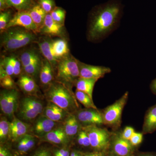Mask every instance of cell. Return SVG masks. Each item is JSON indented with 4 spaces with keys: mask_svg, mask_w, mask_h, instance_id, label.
<instances>
[{
    "mask_svg": "<svg viewBox=\"0 0 156 156\" xmlns=\"http://www.w3.org/2000/svg\"><path fill=\"white\" fill-rule=\"evenodd\" d=\"M24 156L22 155V156Z\"/></svg>",
    "mask_w": 156,
    "mask_h": 156,
    "instance_id": "obj_49",
    "label": "cell"
},
{
    "mask_svg": "<svg viewBox=\"0 0 156 156\" xmlns=\"http://www.w3.org/2000/svg\"><path fill=\"white\" fill-rule=\"evenodd\" d=\"M83 156H106L105 153L103 152L95 151L91 152H87L83 153Z\"/></svg>",
    "mask_w": 156,
    "mask_h": 156,
    "instance_id": "obj_43",
    "label": "cell"
},
{
    "mask_svg": "<svg viewBox=\"0 0 156 156\" xmlns=\"http://www.w3.org/2000/svg\"><path fill=\"white\" fill-rule=\"evenodd\" d=\"M44 97L47 101L53 102L69 113H74L80 108L72 89L56 80L45 90Z\"/></svg>",
    "mask_w": 156,
    "mask_h": 156,
    "instance_id": "obj_2",
    "label": "cell"
},
{
    "mask_svg": "<svg viewBox=\"0 0 156 156\" xmlns=\"http://www.w3.org/2000/svg\"><path fill=\"white\" fill-rule=\"evenodd\" d=\"M0 71L4 72L11 76H14V67L9 56H5L1 59Z\"/></svg>",
    "mask_w": 156,
    "mask_h": 156,
    "instance_id": "obj_33",
    "label": "cell"
},
{
    "mask_svg": "<svg viewBox=\"0 0 156 156\" xmlns=\"http://www.w3.org/2000/svg\"><path fill=\"white\" fill-rule=\"evenodd\" d=\"M37 138L33 134H28L17 140L14 142L17 152L23 155L31 150L35 146Z\"/></svg>",
    "mask_w": 156,
    "mask_h": 156,
    "instance_id": "obj_23",
    "label": "cell"
},
{
    "mask_svg": "<svg viewBox=\"0 0 156 156\" xmlns=\"http://www.w3.org/2000/svg\"><path fill=\"white\" fill-rule=\"evenodd\" d=\"M144 135V134H143L142 132H141V133L134 132V134L131 136V139L129 140L131 145L135 147L141 144L142 143L143 140Z\"/></svg>",
    "mask_w": 156,
    "mask_h": 156,
    "instance_id": "obj_39",
    "label": "cell"
},
{
    "mask_svg": "<svg viewBox=\"0 0 156 156\" xmlns=\"http://www.w3.org/2000/svg\"><path fill=\"white\" fill-rule=\"evenodd\" d=\"M80 77L99 80L111 72L110 68L86 64L79 60Z\"/></svg>",
    "mask_w": 156,
    "mask_h": 156,
    "instance_id": "obj_13",
    "label": "cell"
},
{
    "mask_svg": "<svg viewBox=\"0 0 156 156\" xmlns=\"http://www.w3.org/2000/svg\"><path fill=\"white\" fill-rule=\"evenodd\" d=\"M62 125L66 134L71 140L75 138L83 128L73 113H70L67 116Z\"/></svg>",
    "mask_w": 156,
    "mask_h": 156,
    "instance_id": "obj_19",
    "label": "cell"
},
{
    "mask_svg": "<svg viewBox=\"0 0 156 156\" xmlns=\"http://www.w3.org/2000/svg\"><path fill=\"white\" fill-rule=\"evenodd\" d=\"M98 80L97 79L80 77L76 82L75 86L77 90L87 93L92 98L93 89Z\"/></svg>",
    "mask_w": 156,
    "mask_h": 156,
    "instance_id": "obj_25",
    "label": "cell"
},
{
    "mask_svg": "<svg viewBox=\"0 0 156 156\" xmlns=\"http://www.w3.org/2000/svg\"><path fill=\"white\" fill-rule=\"evenodd\" d=\"M135 132L134 128L131 126H126L122 131H121V136L124 139L129 141Z\"/></svg>",
    "mask_w": 156,
    "mask_h": 156,
    "instance_id": "obj_40",
    "label": "cell"
},
{
    "mask_svg": "<svg viewBox=\"0 0 156 156\" xmlns=\"http://www.w3.org/2000/svg\"><path fill=\"white\" fill-rule=\"evenodd\" d=\"M83 127L103 125L101 112L94 108H80L74 113Z\"/></svg>",
    "mask_w": 156,
    "mask_h": 156,
    "instance_id": "obj_10",
    "label": "cell"
},
{
    "mask_svg": "<svg viewBox=\"0 0 156 156\" xmlns=\"http://www.w3.org/2000/svg\"><path fill=\"white\" fill-rule=\"evenodd\" d=\"M109 151L112 156H128L134 154V147L129 140L121 136V131H112Z\"/></svg>",
    "mask_w": 156,
    "mask_h": 156,
    "instance_id": "obj_9",
    "label": "cell"
},
{
    "mask_svg": "<svg viewBox=\"0 0 156 156\" xmlns=\"http://www.w3.org/2000/svg\"><path fill=\"white\" fill-rule=\"evenodd\" d=\"M14 27L25 28L36 34L39 33L28 11H18L11 18L7 26V29Z\"/></svg>",
    "mask_w": 156,
    "mask_h": 156,
    "instance_id": "obj_12",
    "label": "cell"
},
{
    "mask_svg": "<svg viewBox=\"0 0 156 156\" xmlns=\"http://www.w3.org/2000/svg\"><path fill=\"white\" fill-rule=\"evenodd\" d=\"M52 42L49 39L44 38L38 44L41 53L45 58L48 60L54 69H56L58 61L54 55L52 48Z\"/></svg>",
    "mask_w": 156,
    "mask_h": 156,
    "instance_id": "obj_22",
    "label": "cell"
},
{
    "mask_svg": "<svg viewBox=\"0 0 156 156\" xmlns=\"http://www.w3.org/2000/svg\"><path fill=\"white\" fill-rule=\"evenodd\" d=\"M122 7L112 0L96 7L89 18L87 37L90 41H99L114 30L119 23Z\"/></svg>",
    "mask_w": 156,
    "mask_h": 156,
    "instance_id": "obj_1",
    "label": "cell"
},
{
    "mask_svg": "<svg viewBox=\"0 0 156 156\" xmlns=\"http://www.w3.org/2000/svg\"><path fill=\"white\" fill-rule=\"evenodd\" d=\"M75 94L78 102L83 105L85 108L98 109L97 107L93 102V98L87 93L76 89Z\"/></svg>",
    "mask_w": 156,
    "mask_h": 156,
    "instance_id": "obj_29",
    "label": "cell"
},
{
    "mask_svg": "<svg viewBox=\"0 0 156 156\" xmlns=\"http://www.w3.org/2000/svg\"><path fill=\"white\" fill-rule=\"evenodd\" d=\"M42 59L33 62L31 64L23 68L24 73L36 80L39 77V74L42 65Z\"/></svg>",
    "mask_w": 156,
    "mask_h": 156,
    "instance_id": "obj_31",
    "label": "cell"
},
{
    "mask_svg": "<svg viewBox=\"0 0 156 156\" xmlns=\"http://www.w3.org/2000/svg\"><path fill=\"white\" fill-rule=\"evenodd\" d=\"M41 59L39 54L34 50H27L23 52L19 58L22 65V68Z\"/></svg>",
    "mask_w": 156,
    "mask_h": 156,
    "instance_id": "obj_27",
    "label": "cell"
},
{
    "mask_svg": "<svg viewBox=\"0 0 156 156\" xmlns=\"http://www.w3.org/2000/svg\"><path fill=\"white\" fill-rule=\"evenodd\" d=\"M156 131V104L148 109L146 112L143 125L144 134H152Z\"/></svg>",
    "mask_w": 156,
    "mask_h": 156,
    "instance_id": "obj_21",
    "label": "cell"
},
{
    "mask_svg": "<svg viewBox=\"0 0 156 156\" xmlns=\"http://www.w3.org/2000/svg\"><path fill=\"white\" fill-rule=\"evenodd\" d=\"M12 18L10 11H2L0 14V30L1 33L7 29V26Z\"/></svg>",
    "mask_w": 156,
    "mask_h": 156,
    "instance_id": "obj_36",
    "label": "cell"
},
{
    "mask_svg": "<svg viewBox=\"0 0 156 156\" xmlns=\"http://www.w3.org/2000/svg\"><path fill=\"white\" fill-rule=\"evenodd\" d=\"M134 156H156V152H137Z\"/></svg>",
    "mask_w": 156,
    "mask_h": 156,
    "instance_id": "obj_44",
    "label": "cell"
},
{
    "mask_svg": "<svg viewBox=\"0 0 156 156\" xmlns=\"http://www.w3.org/2000/svg\"><path fill=\"white\" fill-rule=\"evenodd\" d=\"M64 25L53 20L50 13L47 14L40 32L49 36H60L63 34Z\"/></svg>",
    "mask_w": 156,
    "mask_h": 156,
    "instance_id": "obj_18",
    "label": "cell"
},
{
    "mask_svg": "<svg viewBox=\"0 0 156 156\" xmlns=\"http://www.w3.org/2000/svg\"><path fill=\"white\" fill-rule=\"evenodd\" d=\"M28 11L40 33L44 25L47 13L39 4L34 5Z\"/></svg>",
    "mask_w": 156,
    "mask_h": 156,
    "instance_id": "obj_24",
    "label": "cell"
},
{
    "mask_svg": "<svg viewBox=\"0 0 156 156\" xmlns=\"http://www.w3.org/2000/svg\"><path fill=\"white\" fill-rule=\"evenodd\" d=\"M1 34V45L7 51H13L23 48L36 39V34L19 27L7 29Z\"/></svg>",
    "mask_w": 156,
    "mask_h": 156,
    "instance_id": "obj_3",
    "label": "cell"
},
{
    "mask_svg": "<svg viewBox=\"0 0 156 156\" xmlns=\"http://www.w3.org/2000/svg\"><path fill=\"white\" fill-rule=\"evenodd\" d=\"M52 48L54 55L58 60L69 54L67 42L63 39H57L53 41Z\"/></svg>",
    "mask_w": 156,
    "mask_h": 156,
    "instance_id": "obj_26",
    "label": "cell"
},
{
    "mask_svg": "<svg viewBox=\"0 0 156 156\" xmlns=\"http://www.w3.org/2000/svg\"><path fill=\"white\" fill-rule=\"evenodd\" d=\"M16 84L26 95L39 97L40 89L35 80L25 73L19 76Z\"/></svg>",
    "mask_w": 156,
    "mask_h": 156,
    "instance_id": "obj_15",
    "label": "cell"
},
{
    "mask_svg": "<svg viewBox=\"0 0 156 156\" xmlns=\"http://www.w3.org/2000/svg\"><path fill=\"white\" fill-rule=\"evenodd\" d=\"M40 139L62 147H67L71 141L66 134L62 123Z\"/></svg>",
    "mask_w": 156,
    "mask_h": 156,
    "instance_id": "obj_14",
    "label": "cell"
},
{
    "mask_svg": "<svg viewBox=\"0 0 156 156\" xmlns=\"http://www.w3.org/2000/svg\"><path fill=\"white\" fill-rule=\"evenodd\" d=\"M61 123L56 122L41 115L33 122L30 132L37 138L41 139Z\"/></svg>",
    "mask_w": 156,
    "mask_h": 156,
    "instance_id": "obj_11",
    "label": "cell"
},
{
    "mask_svg": "<svg viewBox=\"0 0 156 156\" xmlns=\"http://www.w3.org/2000/svg\"><path fill=\"white\" fill-rule=\"evenodd\" d=\"M129 93L127 91L112 104L107 107L102 112L103 125L117 131L121 127L122 115L124 108L128 102Z\"/></svg>",
    "mask_w": 156,
    "mask_h": 156,
    "instance_id": "obj_6",
    "label": "cell"
},
{
    "mask_svg": "<svg viewBox=\"0 0 156 156\" xmlns=\"http://www.w3.org/2000/svg\"><path fill=\"white\" fill-rule=\"evenodd\" d=\"M9 8L7 0H0V10L1 11Z\"/></svg>",
    "mask_w": 156,
    "mask_h": 156,
    "instance_id": "obj_45",
    "label": "cell"
},
{
    "mask_svg": "<svg viewBox=\"0 0 156 156\" xmlns=\"http://www.w3.org/2000/svg\"><path fill=\"white\" fill-rule=\"evenodd\" d=\"M30 125L15 116L10 122V139L15 142L30 132Z\"/></svg>",
    "mask_w": 156,
    "mask_h": 156,
    "instance_id": "obj_17",
    "label": "cell"
},
{
    "mask_svg": "<svg viewBox=\"0 0 156 156\" xmlns=\"http://www.w3.org/2000/svg\"><path fill=\"white\" fill-rule=\"evenodd\" d=\"M83 128L87 132L91 147L94 151L105 153L108 150L112 132L106 128H101L98 126H87Z\"/></svg>",
    "mask_w": 156,
    "mask_h": 156,
    "instance_id": "obj_7",
    "label": "cell"
},
{
    "mask_svg": "<svg viewBox=\"0 0 156 156\" xmlns=\"http://www.w3.org/2000/svg\"><path fill=\"white\" fill-rule=\"evenodd\" d=\"M0 156H13V154L9 148L4 144H1Z\"/></svg>",
    "mask_w": 156,
    "mask_h": 156,
    "instance_id": "obj_42",
    "label": "cell"
},
{
    "mask_svg": "<svg viewBox=\"0 0 156 156\" xmlns=\"http://www.w3.org/2000/svg\"><path fill=\"white\" fill-rule=\"evenodd\" d=\"M0 84L1 87L6 89H16L17 86L12 76L2 71H0Z\"/></svg>",
    "mask_w": 156,
    "mask_h": 156,
    "instance_id": "obj_32",
    "label": "cell"
},
{
    "mask_svg": "<svg viewBox=\"0 0 156 156\" xmlns=\"http://www.w3.org/2000/svg\"><path fill=\"white\" fill-rule=\"evenodd\" d=\"M150 87L151 92L154 95H156V78L152 81Z\"/></svg>",
    "mask_w": 156,
    "mask_h": 156,
    "instance_id": "obj_46",
    "label": "cell"
},
{
    "mask_svg": "<svg viewBox=\"0 0 156 156\" xmlns=\"http://www.w3.org/2000/svg\"><path fill=\"white\" fill-rule=\"evenodd\" d=\"M9 57L14 67V76H20L21 74L22 67L19 58L14 56H11Z\"/></svg>",
    "mask_w": 156,
    "mask_h": 156,
    "instance_id": "obj_37",
    "label": "cell"
},
{
    "mask_svg": "<svg viewBox=\"0 0 156 156\" xmlns=\"http://www.w3.org/2000/svg\"><path fill=\"white\" fill-rule=\"evenodd\" d=\"M50 14L54 21L64 25L66 14L65 10L59 7H56Z\"/></svg>",
    "mask_w": 156,
    "mask_h": 156,
    "instance_id": "obj_34",
    "label": "cell"
},
{
    "mask_svg": "<svg viewBox=\"0 0 156 156\" xmlns=\"http://www.w3.org/2000/svg\"><path fill=\"white\" fill-rule=\"evenodd\" d=\"M9 7L18 11H29L34 6L33 0H7Z\"/></svg>",
    "mask_w": 156,
    "mask_h": 156,
    "instance_id": "obj_30",
    "label": "cell"
},
{
    "mask_svg": "<svg viewBox=\"0 0 156 156\" xmlns=\"http://www.w3.org/2000/svg\"><path fill=\"white\" fill-rule=\"evenodd\" d=\"M75 138L78 144L80 146L84 147H91L89 136L83 128L79 132Z\"/></svg>",
    "mask_w": 156,
    "mask_h": 156,
    "instance_id": "obj_35",
    "label": "cell"
},
{
    "mask_svg": "<svg viewBox=\"0 0 156 156\" xmlns=\"http://www.w3.org/2000/svg\"><path fill=\"white\" fill-rule=\"evenodd\" d=\"M53 156H60L58 155H57V154H53Z\"/></svg>",
    "mask_w": 156,
    "mask_h": 156,
    "instance_id": "obj_47",
    "label": "cell"
},
{
    "mask_svg": "<svg viewBox=\"0 0 156 156\" xmlns=\"http://www.w3.org/2000/svg\"><path fill=\"white\" fill-rule=\"evenodd\" d=\"M10 122L5 116L1 117L0 120V141L1 144H4L8 139H10Z\"/></svg>",
    "mask_w": 156,
    "mask_h": 156,
    "instance_id": "obj_28",
    "label": "cell"
},
{
    "mask_svg": "<svg viewBox=\"0 0 156 156\" xmlns=\"http://www.w3.org/2000/svg\"><path fill=\"white\" fill-rule=\"evenodd\" d=\"M32 156H52V153L48 148L42 147L37 149Z\"/></svg>",
    "mask_w": 156,
    "mask_h": 156,
    "instance_id": "obj_41",
    "label": "cell"
},
{
    "mask_svg": "<svg viewBox=\"0 0 156 156\" xmlns=\"http://www.w3.org/2000/svg\"><path fill=\"white\" fill-rule=\"evenodd\" d=\"M38 3L47 14L51 13L56 8L54 0H38Z\"/></svg>",
    "mask_w": 156,
    "mask_h": 156,
    "instance_id": "obj_38",
    "label": "cell"
},
{
    "mask_svg": "<svg viewBox=\"0 0 156 156\" xmlns=\"http://www.w3.org/2000/svg\"><path fill=\"white\" fill-rule=\"evenodd\" d=\"M69 114L53 102L48 101L42 115L56 122L62 123Z\"/></svg>",
    "mask_w": 156,
    "mask_h": 156,
    "instance_id": "obj_16",
    "label": "cell"
},
{
    "mask_svg": "<svg viewBox=\"0 0 156 156\" xmlns=\"http://www.w3.org/2000/svg\"><path fill=\"white\" fill-rule=\"evenodd\" d=\"M19 92L17 89H4L0 93V108L3 115L12 120L15 117L20 102Z\"/></svg>",
    "mask_w": 156,
    "mask_h": 156,
    "instance_id": "obj_8",
    "label": "cell"
},
{
    "mask_svg": "<svg viewBox=\"0 0 156 156\" xmlns=\"http://www.w3.org/2000/svg\"><path fill=\"white\" fill-rule=\"evenodd\" d=\"M54 69L50 62L46 58L42 59L41 67L39 74L41 84L48 87L55 80Z\"/></svg>",
    "mask_w": 156,
    "mask_h": 156,
    "instance_id": "obj_20",
    "label": "cell"
},
{
    "mask_svg": "<svg viewBox=\"0 0 156 156\" xmlns=\"http://www.w3.org/2000/svg\"><path fill=\"white\" fill-rule=\"evenodd\" d=\"M134 154L128 156H134Z\"/></svg>",
    "mask_w": 156,
    "mask_h": 156,
    "instance_id": "obj_48",
    "label": "cell"
},
{
    "mask_svg": "<svg viewBox=\"0 0 156 156\" xmlns=\"http://www.w3.org/2000/svg\"><path fill=\"white\" fill-rule=\"evenodd\" d=\"M44 107L40 97L26 95L20 100L17 118L25 122H33L42 115Z\"/></svg>",
    "mask_w": 156,
    "mask_h": 156,
    "instance_id": "obj_5",
    "label": "cell"
},
{
    "mask_svg": "<svg viewBox=\"0 0 156 156\" xmlns=\"http://www.w3.org/2000/svg\"><path fill=\"white\" fill-rule=\"evenodd\" d=\"M56 69L55 80L72 89L80 77L79 60L69 54L59 59Z\"/></svg>",
    "mask_w": 156,
    "mask_h": 156,
    "instance_id": "obj_4",
    "label": "cell"
}]
</instances>
